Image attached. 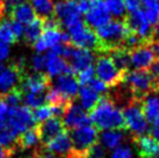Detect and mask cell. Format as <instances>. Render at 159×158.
<instances>
[{
  "instance_id": "5",
  "label": "cell",
  "mask_w": 159,
  "mask_h": 158,
  "mask_svg": "<svg viewBox=\"0 0 159 158\" xmlns=\"http://www.w3.org/2000/svg\"><path fill=\"white\" fill-rule=\"evenodd\" d=\"M122 113L125 122V129L133 134V137L145 134L148 130V121L142 109V100L133 99L128 105L124 106Z\"/></svg>"
},
{
  "instance_id": "51",
  "label": "cell",
  "mask_w": 159,
  "mask_h": 158,
  "mask_svg": "<svg viewBox=\"0 0 159 158\" xmlns=\"http://www.w3.org/2000/svg\"><path fill=\"white\" fill-rule=\"evenodd\" d=\"M55 1L56 4H58V2H63V1H66V0H52V2Z\"/></svg>"
},
{
  "instance_id": "37",
  "label": "cell",
  "mask_w": 159,
  "mask_h": 158,
  "mask_svg": "<svg viewBox=\"0 0 159 158\" xmlns=\"http://www.w3.org/2000/svg\"><path fill=\"white\" fill-rule=\"evenodd\" d=\"M31 67L35 72H41L45 67V55H35L31 59Z\"/></svg>"
},
{
  "instance_id": "46",
  "label": "cell",
  "mask_w": 159,
  "mask_h": 158,
  "mask_svg": "<svg viewBox=\"0 0 159 158\" xmlns=\"http://www.w3.org/2000/svg\"><path fill=\"white\" fill-rule=\"evenodd\" d=\"M159 40V21L156 25V27L153 28V35H152V42L153 41H158Z\"/></svg>"
},
{
  "instance_id": "36",
  "label": "cell",
  "mask_w": 159,
  "mask_h": 158,
  "mask_svg": "<svg viewBox=\"0 0 159 158\" xmlns=\"http://www.w3.org/2000/svg\"><path fill=\"white\" fill-rule=\"evenodd\" d=\"M111 158H133V150L127 145L117 146L113 151Z\"/></svg>"
},
{
  "instance_id": "33",
  "label": "cell",
  "mask_w": 159,
  "mask_h": 158,
  "mask_svg": "<svg viewBox=\"0 0 159 158\" xmlns=\"http://www.w3.org/2000/svg\"><path fill=\"white\" fill-rule=\"evenodd\" d=\"M22 97H23V93L21 91V88L18 87L12 90V91H9L6 94H4L0 99L4 101L8 107H18L19 104L22 101Z\"/></svg>"
},
{
  "instance_id": "21",
  "label": "cell",
  "mask_w": 159,
  "mask_h": 158,
  "mask_svg": "<svg viewBox=\"0 0 159 158\" xmlns=\"http://www.w3.org/2000/svg\"><path fill=\"white\" fill-rule=\"evenodd\" d=\"M62 30H53V29H45L43 30L40 39L33 45L37 53L45 51L47 49H51L53 45L62 42Z\"/></svg>"
},
{
  "instance_id": "16",
  "label": "cell",
  "mask_w": 159,
  "mask_h": 158,
  "mask_svg": "<svg viewBox=\"0 0 159 158\" xmlns=\"http://www.w3.org/2000/svg\"><path fill=\"white\" fill-rule=\"evenodd\" d=\"M36 128H37L40 142L42 145L47 144L48 142H50L61 132L66 130L64 128V124H63L61 118H56V116H52V118H48L43 122L36 123Z\"/></svg>"
},
{
  "instance_id": "9",
  "label": "cell",
  "mask_w": 159,
  "mask_h": 158,
  "mask_svg": "<svg viewBox=\"0 0 159 158\" xmlns=\"http://www.w3.org/2000/svg\"><path fill=\"white\" fill-rule=\"evenodd\" d=\"M25 75L26 71L22 59H19L5 66L2 72L0 73V98L14 88L20 87Z\"/></svg>"
},
{
  "instance_id": "41",
  "label": "cell",
  "mask_w": 159,
  "mask_h": 158,
  "mask_svg": "<svg viewBox=\"0 0 159 158\" xmlns=\"http://www.w3.org/2000/svg\"><path fill=\"white\" fill-rule=\"evenodd\" d=\"M7 112H8V106L0 99V126H1V124L4 123L5 120H6Z\"/></svg>"
},
{
  "instance_id": "25",
  "label": "cell",
  "mask_w": 159,
  "mask_h": 158,
  "mask_svg": "<svg viewBox=\"0 0 159 158\" xmlns=\"http://www.w3.org/2000/svg\"><path fill=\"white\" fill-rule=\"evenodd\" d=\"M107 55L111 58V61L114 62L115 66L120 71L127 72L129 71V67L131 65L130 63V51L124 48H116L111 50Z\"/></svg>"
},
{
  "instance_id": "30",
  "label": "cell",
  "mask_w": 159,
  "mask_h": 158,
  "mask_svg": "<svg viewBox=\"0 0 159 158\" xmlns=\"http://www.w3.org/2000/svg\"><path fill=\"white\" fill-rule=\"evenodd\" d=\"M0 42L6 44H14L18 42L16 37L11 27L9 20H1L0 21Z\"/></svg>"
},
{
  "instance_id": "42",
  "label": "cell",
  "mask_w": 159,
  "mask_h": 158,
  "mask_svg": "<svg viewBox=\"0 0 159 158\" xmlns=\"http://www.w3.org/2000/svg\"><path fill=\"white\" fill-rule=\"evenodd\" d=\"M152 123H153V127L151 129V136L159 143V115Z\"/></svg>"
},
{
  "instance_id": "19",
  "label": "cell",
  "mask_w": 159,
  "mask_h": 158,
  "mask_svg": "<svg viewBox=\"0 0 159 158\" xmlns=\"http://www.w3.org/2000/svg\"><path fill=\"white\" fill-rule=\"evenodd\" d=\"M44 69L47 70V75L50 78L61 75H75L73 71L71 70L69 63L63 57L53 53L52 51H48V53H45Z\"/></svg>"
},
{
  "instance_id": "44",
  "label": "cell",
  "mask_w": 159,
  "mask_h": 158,
  "mask_svg": "<svg viewBox=\"0 0 159 158\" xmlns=\"http://www.w3.org/2000/svg\"><path fill=\"white\" fill-rule=\"evenodd\" d=\"M14 151L11 149H7L2 145H0V158H11Z\"/></svg>"
},
{
  "instance_id": "35",
  "label": "cell",
  "mask_w": 159,
  "mask_h": 158,
  "mask_svg": "<svg viewBox=\"0 0 159 158\" xmlns=\"http://www.w3.org/2000/svg\"><path fill=\"white\" fill-rule=\"evenodd\" d=\"M94 75H95V71H94V67L92 65L89 66V67H86L84 70H81L80 72L77 73V80H78V84H80L81 86L83 85H87V84L94 78Z\"/></svg>"
},
{
  "instance_id": "40",
  "label": "cell",
  "mask_w": 159,
  "mask_h": 158,
  "mask_svg": "<svg viewBox=\"0 0 159 158\" xmlns=\"http://www.w3.org/2000/svg\"><path fill=\"white\" fill-rule=\"evenodd\" d=\"M125 4V9H128V12H135L141 9L142 6V0H124Z\"/></svg>"
},
{
  "instance_id": "14",
  "label": "cell",
  "mask_w": 159,
  "mask_h": 158,
  "mask_svg": "<svg viewBox=\"0 0 159 158\" xmlns=\"http://www.w3.org/2000/svg\"><path fill=\"white\" fill-rule=\"evenodd\" d=\"M62 122L67 132L86 126V124H91L89 114L86 113V110L80 105H75V102H72V105L63 114Z\"/></svg>"
},
{
  "instance_id": "29",
  "label": "cell",
  "mask_w": 159,
  "mask_h": 158,
  "mask_svg": "<svg viewBox=\"0 0 159 158\" xmlns=\"http://www.w3.org/2000/svg\"><path fill=\"white\" fill-rule=\"evenodd\" d=\"M29 4L34 8L36 15L41 19H47L53 16V6L52 0H29Z\"/></svg>"
},
{
  "instance_id": "45",
  "label": "cell",
  "mask_w": 159,
  "mask_h": 158,
  "mask_svg": "<svg viewBox=\"0 0 159 158\" xmlns=\"http://www.w3.org/2000/svg\"><path fill=\"white\" fill-rule=\"evenodd\" d=\"M151 48L153 50L156 57H159V40L158 41H153V42L151 43Z\"/></svg>"
},
{
  "instance_id": "3",
  "label": "cell",
  "mask_w": 159,
  "mask_h": 158,
  "mask_svg": "<svg viewBox=\"0 0 159 158\" xmlns=\"http://www.w3.org/2000/svg\"><path fill=\"white\" fill-rule=\"evenodd\" d=\"M122 83L138 100H143L150 93H156V79L150 70L127 71Z\"/></svg>"
},
{
  "instance_id": "6",
  "label": "cell",
  "mask_w": 159,
  "mask_h": 158,
  "mask_svg": "<svg viewBox=\"0 0 159 158\" xmlns=\"http://www.w3.org/2000/svg\"><path fill=\"white\" fill-rule=\"evenodd\" d=\"M70 35V44L75 45L77 48L87 49V50H95L100 51V42L97 36V33L94 29L89 28L86 23L80 21L75 26L67 29Z\"/></svg>"
},
{
  "instance_id": "50",
  "label": "cell",
  "mask_w": 159,
  "mask_h": 158,
  "mask_svg": "<svg viewBox=\"0 0 159 158\" xmlns=\"http://www.w3.org/2000/svg\"><path fill=\"white\" fill-rule=\"evenodd\" d=\"M4 67H5V65L2 64V63H1V62H0V73L2 72V70H4Z\"/></svg>"
},
{
  "instance_id": "28",
  "label": "cell",
  "mask_w": 159,
  "mask_h": 158,
  "mask_svg": "<svg viewBox=\"0 0 159 158\" xmlns=\"http://www.w3.org/2000/svg\"><path fill=\"white\" fill-rule=\"evenodd\" d=\"M100 141L102 145L106 149H115L120 145V143L123 141L124 135L123 132L119 129H111V130H105L100 134Z\"/></svg>"
},
{
  "instance_id": "4",
  "label": "cell",
  "mask_w": 159,
  "mask_h": 158,
  "mask_svg": "<svg viewBox=\"0 0 159 158\" xmlns=\"http://www.w3.org/2000/svg\"><path fill=\"white\" fill-rule=\"evenodd\" d=\"M34 126L35 121L30 108L27 106H21V107L18 106V107H8L6 120L0 127L7 129L11 134L18 137L21 132H26L27 129Z\"/></svg>"
},
{
  "instance_id": "7",
  "label": "cell",
  "mask_w": 159,
  "mask_h": 158,
  "mask_svg": "<svg viewBox=\"0 0 159 158\" xmlns=\"http://www.w3.org/2000/svg\"><path fill=\"white\" fill-rule=\"evenodd\" d=\"M95 64V75L98 79L106 84L107 87H116L123 81L127 72L120 71L115 66L114 62L107 53H100Z\"/></svg>"
},
{
  "instance_id": "23",
  "label": "cell",
  "mask_w": 159,
  "mask_h": 158,
  "mask_svg": "<svg viewBox=\"0 0 159 158\" xmlns=\"http://www.w3.org/2000/svg\"><path fill=\"white\" fill-rule=\"evenodd\" d=\"M40 136H39V132H37V128L36 124L34 127L27 129L26 132H21L16 138V150H27L34 148L36 149L39 144H40Z\"/></svg>"
},
{
  "instance_id": "8",
  "label": "cell",
  "mask_w": 159,
  "mask_h": 158,
  "mask_svg": "<svg viewBox=\"0 0 159 158\" xmlns=\"http://www.w3.org/2000/svg\"><path fill=\"white\" fill-rule=\"evenodd\" d=\"M123 21L127 26V29L131 33H135L144 43H152V35L155 27H152V25L146 19L144 11L138 9L125 14Z\"/></svg>"
},
{
  "instance_id": "38",
  "label": "cell",
  "mask_w": 159,
  "mask_h": 158,
  "mask_svg": "<svg viewBox=\"0 0 159 158\" xmlns=\"http://www.w3.org/2000/svg\"><path fill=\"white\" fill-rule=\"evenodd\" d=\"M89 87H92L95 92H98L99 94H107V91H108V87L106 86V84L102 83L100 79L98 78H93L89 84Z\"/></svg>"
},
{
  "instance_id": "20",
  "label": "cell",
  "mask_w": 159,
  "mask_h": 158,
  "mask_svg": "<svg viewBox=\"0 0 159 158\" xmlns=\"http://www.w3.org/2000/svg\"><path fill=\"white\" fill-rule=\"evenodd\" d=\"M51 86L55 90H57L63 95L73 99L75 100L78 95L79 91V84L75 75H61L57 76V78L51 81Z\"/></svg>"
},
{
  "instance_id": "47",
  "label": "cell",
  "mask_w": 159,
  "mask_h": 158,
  "mask_svg": "<svg viewBox=\"0 0 159 158\" xmlns=\"http://www.w3.org/2000/svg\"><path fill=\"white\" fill-rule=\"evenodd\" d=\"M156 1H157V0H142V5H144L145 8H150V7H153V6H155Z\"/></svg>"
},
{
  "instance_id": "10",
  "label": "cell",
  "mask_w": 159,
  "mask_h": 158,
  "mask_svg": "<svg viewBox=\"0 0 159 158\" xmlns=\"http://www.w3.org/2000/svg\"><path fill=\"white\" fill-rule=\"evenodd\" d=\"M70 136L72 141V145L75 151L84 152L92 146L94 143H97L99 138V132L92 123L86 124L80 128L70 130Z\"/></svg>"
},
{
  "instance_id": "2",
  "label": "cell",
  "mask_w": 159,
  "mask_h": 158,
  "mask_svg": "<svg viewBox=\"0 0 159 158\" xmlns=\"http://www.w3.org/2000/svg\"><path fill=\"white\" fill-rule=\"evenodd\" d=\"M97 36L100 42L99 53H107L116 48H123V42L128 29L123 19H115L97 29Z\"/></svg>"
},
{
  "instance_id": "24",
  "label": "cell",
  "mask_w": 159,
  "mask_h": 158,
  "mask_svg": "<svg viewBox=\"0 0 159 158\" xmlns=\"http://www.w3.org/2000/svg\"><path fill=\"white\" fill-rule=\"evenodd\" d=\"M142 109L144 113L146 121L153 122L159 115V94L150 93L142 100Z\"/></svg>"
},
{
  "instance_id": "13",
  "label": "cell",
  "mask_w": 159,
  "mask_h": 158,
  "mask_svg": "<svg viewBox=\"0 0 159 158\" xmlns=\"http://www.w3.org/2000/svg\"><path fill=\"white\" fill-rule=\"evenodd\" d=\"M51 87V78L47 73L35 72L23 76L20 88L22 93H47Z\"/></svg>"
},
{
  "instance_id": "22",
  "label": "cell",
  "mask_w": 159,
  "mask_h": 158,
  "mask_svg": "<svg viewBox=\"0 0 159 158\" xmlns=\"http://www.w3.org/2000/svg\"><path fill=\"white\" fill-rule=\"evenodd\" d=\"M8 15L11 20H15V21L22 23V25H25V23L28 25L37 18L35 11L28 1H25L22 4L18 5L16 7H14Z\"/></svg>"
},
{
  "instance_id": "39",
  "label": "cell",
  "mask_w": 159,
  "mask_h": 158,
  "mask_svg": "<svg viewBox=\"0 0 159 158\" xmlns=\"http://www.w3.org/2000/svg\"><path fill=\"white\" fill-rule=\"evenodd\" d=\"M11 21V27H12V30L14 33V36L16 37V40H20L23 36V31H25V27L22 23L15 21V20H9Z\"/></svg>"
},
{
  "instance_id": "43",
  "label": "cell",
  "mask_w": 159,
  "mask_h": 158,
  "mask_svg": "<svg viewBox=\"0 0 159 158\" xmlns=\"http://www.w3.org/2000/svg\"><path fill=\"white\" fill-rule=\"evenodd\" d=\"M8 53H9V47H8V44L0 42V62H1V61H5L6 58L8 57Z\"/></svg>"
},
{
  "instance_id": "34",
  "label": "cell",
  "mask_w": 159,
  "mask_h": 158,
  "mask_svg": "<svg viewBox=\"0 0 159 158\" xmlns=\"http://www.w3.org/2000/svg\"><path fill=\"white\" fill-rule=\"evenodd\" d=\"M52 108L50 105H43L41 107H37L35 108V110L33 112V118H34V121L37 123L43 122L48 118H52Z\"/></svg>"
},
{
  "instance_id": "32",
  "label": "cell",
  "mask_w": 159,
  "mask_h": 158,
  "mask_svg": "<svg viewBox=\"0 0 159 158\" xmlns=\"http://www.w3.org/2000/svg\"><path fill=\"white\" fill-rule=\"evenodd\" d=\"M45 97H47V93H25L22 100L25 101L27 107L37 108L45 105Z\"/></svg>"
},
{
  "instance_id": "11",
  "label": "cell",
  "mask_w": 159,
  "mask_h": 158,
  "mask_svg": "<svg viewBox=\"0 0 159 158\" xmlns=\"http://www.w3.org/2000/svg\"><path fill=\"white\" fill-rule=\"evenodd\" d=\"M53 15L61 22L63 28H71L79 23L81 20V13L78 9V6L73 0H66L63 2H58L55 6Z\"/></svg>"
},
{
  "instance_id": "31",
  "label": "cell",
  "mask_w": 159,
  "mask_h": 158,
  "mask_svg": "<svg viewBox=\"0 0 159 158\" xmlns=\"http://www.w3.org/2000/svg\"><path fill=\"white\" fill-rule=\"evenodd\" d=\"M105 4L111 15L116 16V19H123L125 16L124 0H105Z\"/></svg>"
},
{
  "instance_id": "49",
  "label": "cell",
  "mask_w": 159,
  "mask_h": 158,
  "mask_svg": "<svg viewBox=\"0 0 159 158\" xmlns=\"http://www.w3.org/2000/svg\"><path fill=\"white\" fill-rule=\"evenodd\" d=\"M26 158H41V156L37 152H36L35 150H34V152H33V155L31 156H29V157H26Z\"/></svg>"
},
{
  "instance_id": "26",
  "label": "cell",
  "mask_w": 159,
  "mask_h": 158,
  "mask_svg": "<svg viewBox=\"0 0 159 158\" xmlns=\"http://www.w3.org/2000/svg\"><path fill=\"white\" fill-rule=\"evenodd\" d=\"M42 33H43V22H42V19L37 16L34 21L28 23V26L25 28L22 37L26 44L33 47L36 41L40 39Z\"/></svg>"
},
{
  "instance_id": "48",
  "label": "cell",
  "mask_w": 159,
  "mask_h": 158,
  "mask_svg": "<svg viewBox=\"0 0 159 158\" xmlns=\"http://www.w3.org/2000/svg\"><path fill=\"white\" fill-rule=\"evenodd\" d=\"M5 13V5H4V0H0V21L2 20V16H4Z\"/></svg>"
},
{
  "instance_id": "12",
  "label": "cell",
  "mask_w": 159,
  "mask_h": 158,
  "mask_svg": "<svg viewBox=\"0 0 159 158\" xmlns=\"http://www.w3.org/2000/svg\"><path fill=\"white\" fill-rule=\"evenodd\" d=\"M111 13L105 0H89V8L85 13L84 22L92 29H98L111 21Z\"/></svg>"
},
{
  "instance_id": "15",
  "label": "cell",
  "mask_w": 159,
  "mask_h": 158,
  "mask_svg": "<svg viewBox=\"0 0 159 158\" xmlns=\"http://www.w3.org/2000/svg\"><path fill=\"white\" fill-rule=\"evenodd\" d=\"M155 59L151 43H143L130 51V63L136 70H149Z\"/></svg>"
},
{
  "instance_id": "1",
  "label": "cell",
  "mask_w": 159,
  "mask_h": 158,
  "mask_svg": "<svg viewBox=\"0 0 159 158\" xmlns=\"http://www.w3.org/2000/svg\"><path fill=\"white\" fill-rule=\"evenodd\" d=\"M89 118L91 123H93L98 130H125L122 109L115 105L107 94L101 95L97 105L89 110Z\"/></svg>"
},
{
  "instance_id": "18",
  "label": "cell",
  "mask_w": 159,
  "mask_h": 158,
  "mask_svg": "<svg viewBox=\"0 0 159 158\" xmlns=\"http://www.w3.org/2000/svg\"><path fill=\"white\" fill-rule=\"evenodd\" d=\"M133 138L139 158H159V143L151 135H139Z\"/></svg>"
},
{
  "instance_id": "17",
  "label": "cell",
  "mask_w": 159,
  "mask_h": 158,
  "mask_svg": "<svg viewBox=\"0 0 159 158\" xmlns=\"http://www.w3.org/2000/svg\"><path fill=\"white\" fill-rule=\"evenodd\" d=\"M43 146H44L45 150H48L49 152L52 155L53 157L57 156V157L61 158H65L73 149L70 132L67 130H64L63 132H61L59 135H57L55 138H52Z\"/></svg>"
},
{
  "instance_id": "27",
  "label": "cell",
  "mask_w": 159,
  "mask_h": 158,
  "mask_svg": "<svg viewBox=\"0 0 159 158\" xmlns=\"http://www.w3.org/2000/svg\"><path fill=\"white\" fill-rule=\"evenodd\" d=\"M78 94H79V99L81 101V107L89 112L97 105L98 101L101 98V94L95 92L89 85H83L78 91Z\"/></svg>"
}]
</instances>
